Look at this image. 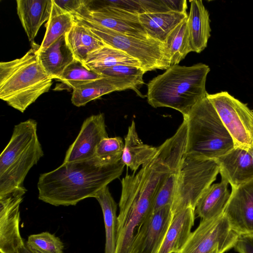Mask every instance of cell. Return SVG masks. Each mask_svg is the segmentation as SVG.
I'll return each instance as SVG.
<instances>
[{
  "instance_id": "cell-1",
  "label": "cell",
  "mask_w": 253,
  "mask_h": 253,
  "mask_svg": "<svg viewBox=\"0 0 253 253\" xmlns=\"http://www.w3.org/2000/svg\"><path fill=\"white\" fill-rule=\"evenodd\" d=\"M121 161L107 165L96 157L81 162L64 163L40 175L38 182L39 200L50 205L75 206L97 193L122 174Z\"/></svg>"
},
{
  "instance_id": "cell-2",
  "label": "cell",
  "mask_w": 253,
  "mask_h": 253,
  "mask_svg": "<svg viewBox=\"0 0 253 253\" xmlns=\"http://www.w3.org/2000/svg\"><path fill=\"white\" fill-rule=\"evenodd\" d=\"M210 68L198 63L191 66L171 65L147 84L148 103L154 108L169 107L186 116L207 97L206 82Z\"/></svg>"
},
{
  "instance_id": "cell-3",
  "label": "cell",
  "mask_w": 253,
  "mask_h": 253,
  "mask_svg": "<svg viewBox=\"0 0 253 253\" xmlns=\"http://www.w3.org/2000/svg\"><path fill=\"white\" fill-rule=\"evenodd\" d=\"M32 46L21 58L0 63V98L21 113L52 84L39 60L40 46Z\"/></svg>"
},
{
  "instance_id": "cell-4",
  "label": "cell",
  "mask_w": 253,
  "mask_h": 253,
  "mask_svg": "<svg viewBox=\"0 0 253 253\" xmlns=\"http://www.w3.org/2000/svg\"><path fill=\"white\" fill-rule=\"evenodd\" d=\"M44 155L37 134V122H21L14 127L0 155V196L27 189L24 181L30 169Z\"/></svg>"
},
{
  "instance_id": "cell-5",
  "label": "cell",
  "mask_w": 253,
  "mask_h": 253,
  "mask_svg": "<svg viewBox=\"0 0 253 253\" xmlns=\"http://www.w3.org/2000/svg\"><path fill=\"white\" fill-rule=\"evenodd\" d=\"M183 119L187 128L185 154L216 159L235 147L231 136L207 97Z\"/></svg>"
},
{
  "instance_id": "cell-6",
  "label": "cell",
  "mask_w": 253,
  "mask_h": 253,
  "mask_svg": "<svg viewBox=\"0 0 253 253\" xmlns=\"http://www.w3.org/2000/svg\"><path fill=\"white\" fill-rule=\"evenodd\" d=\"M219 173L216 159L185 153L181 162L171 209L173 215L187 207L195 210L197 204Z\"/></svg>"
},
{
  "instance_id": "cell-7",
  "label": "cell",
  "mask_w": 253,
  "mask_h": 253,
  "mask_svg": "<svg viewBox=\"0 0 253 253\" xmlns=\"http://www.w3.org/2000/svg\"><path fill=\"white\" fill-rule=\"evenodd\" d=\"M74 18L86 26L105 44L139 61L145 73L156 69L167 70L171 66L165 43L162 42L151 38L141 39L130 37L94 23Z\"/></svg>"
},
{
  "instance_id": "cell-8",
  "label": "cell",
  "mask_w": 253,
  "mask_h": 253,
  "mask_svg": "<svg viewBox=\"0 0 253 253\" xmlns=\"http://www.w3.org/2000/svg\"><path fill=\"white\" fill-rule=\"evenodd\" d=\"M207 97L231 136L235 146L249 150L253 144V111L226 91L208 93Z\"/></svg>"
},
{
  "instance_id": "cell-9",
  "label": "cell",
  "mask_w": 253,
  "mask_h": 253,
  "mask_svg": "<svg viewBox=\"0 0 253 253\" xmlns=\"http://www.w3.org/2000/svg\"><path fill=\"white\" fill-rule=\"evenodd\" d=\"M239 236L223 212L211 219H202L178 253H210L216 248L224 253L234 248Z\"/></svg>"
},
{
  "instance_id": "cell-10",
  "label": "cell",
  "mask_w": 253,
  "mask_h": 253,
  "mask_svg": "<svg viewBox=\"0 0 253 253\" xmlns=\"http://www.w3.org/2000/svg\"><path fill=\"white\" fill-rule=\"evenodd\" d=\"M123 35L141 39L148 37L139 19V14L108 5L97 8L87 7L73 15Z\"/></svg>"
},
{
  "instance_id": "cell-11",
  "label": "cell",
  "mask_w": 253,
  "mask_h": 253,
  "mask_svg": "<svg viewBox=\"0 0 253 253\" xmlns=\"http://www.w3.org/2000/svg\"><path fill=\"white\" fill-rule=\"evenodd\" d=\"M26 191L0 196V253H19L25 245L19 228L20 205Z\"/></svg>"
},
{
  "instance_id": "cell-12",
  "label": "cell",
  "mask_w": 253,
  "mask_h": 253,
  "mask_svg": "<svg viewBox=\"0 0 253 253\" xmlns=\"http://www.w3.org/2000/svg\"><path fill=\"white\" fill-rule=\"evenodd\" d=\"M108 137L104 114L90 116L84 121L78 136L66 151L63 163L94 158L98 144Z\"/></svg>"
},
{
  "instance_id": "cell-13",
  "label": "cell",
  "mask_w": 253,
  "mask_h": 253,
  "mask_svg": "<svg viewBox=\"0 0 253 253\" xmlns=\"http://www.w3.org/2000/svg\"><path fill=\"white\" fill-rule=\"evenodd\" d=\"M172 217L170 205L149 215L134 236L130 253H157Z\"/></svg>"
},
{
  "instance_id": "cell-14",
  "label": "cell",
  "mask_w": 253,
  "mask_h": 253,
  "mask_svg": "<svg viewBox=\"0 0 253 253\" xmlns=\"http://www.w3.org/2000/svg\"><path fill=\"white\" fill-rule=\"evenodd\" d=\"M224 214L239 235H253V180L232 188Z\"/></svg>"
},
{
  "instance_id": "cell-15",
  "label": "cell",
  "mask_w": 253,
  "mask_h": 253,
  "mask_svg": "<svg viewBox=\"0 0 253 253\" xmlns=\"http://www.w3.org/2000/svg\"><path fill=\"white\" fill-rule=\"evenodd\" d=\"M216 160L221 180L226 181L232 188L253 180V158L249 150L235 146Z\"/></svg>"
},
{
  "instance_id": "cell-16",
  "label": "cell",
  "mask_w": 253,
  "mask_h": 253,
  "mask_svg": "<svg viewBox=\"0 0 253 253\" xmlns=\"http://www.w3.org/2000/svg\"><path fill=\"white\" fill-rule=\"evenodd\" d=\"M195 210L187 207L173 215L169 227L157 253H178L188 240L194 225Z\"/></svg>"
},
{
  "instance_id": "cell-17",
  "label": "cell",
  "mask_w": 253,
  "mask_h": 253,
  "mask_svg": "<svg viewBox=\"0 0 253 253\" xmlns=\"http://www.w3.org/2000/svg\"><path fill=\"white\" fill-rule=\"evenodd\" d=\"M16 4L19 20L29 41L34 44L41 26L49 18L52 0H17Z\"/></svg>"
},
{
  "instance_id": "cell-18",
  "label": "cell",
  "mask_w": 253,
  "mask_h": 253,
  "mask_svg": "<svg viewBox=\"0 0 253 253\" xmlns=\"http://www.w3.org/2000/svg\"><path fill=\"white\" fill-rule=\"evenodd\" d=\"M188 28L192 51L200 53L207 46L211 28L209 11L202 0L190 1Z\"/></svg>"
},
{
  "instance_id": "cell-19",
  "label": "cell",
  "mask_w": 253,
  "mask_h": 253,
  "mask_svg": "<svg viewBox=\"0 0 253 253\" xmlns=\"http://www.w3.org/2000/svg\"><path fill=\"white\" fill-rule=\"evenodd\" d=\"M128 89L132 88L117 78L103 77L74 88L71 101L77 107L83 106L105 94Z\"/></svg>"
},
{
  "instance_id": "cell-20",
  "label": "cell",
  "mask_w": 253,
  "mask_h": 253,
  "mask_svg": "<svg viewBox=\"0 0 253 253\" xmlns=\"http://www.w3.org/2000/svg\"><path fill=\"white\" fill-rule=\"evenodd\" d=\"M65 36L60 37L46 49L38 50L41 66L52 79L58 80L65 68L75 59Z\"/></svg>"
},
{
  "instance_id": "cell-21",
  "label": "cell",
  "mask_w": 253,
  "mask_h": 253,
  "mask_svg": "<svg viewBox=\"0 0 253 253\" xmlns=\"http://www.w3.org/2000/svg\"><path fill=\"white\" fill-rule=\"evenodd\" d=\"M157 150L158 147L142 142L138 137L135 123L133 120L125 137L122 162L135 173L140 166L146 164L153 158Z\"/></svg>"
},
{
  "instance_id": "cell-22",
  "label": "cell",
  "mask_w": 253,
  "mask_h": 253,
  "mask_svg": "<svg viewBox=\"0 0 253 253\" xmlns=\"http://www.w3.org/2000/svg\"><path fill=\"white\" fill-rule=\"evenodd\" d=\"M139 19L148 37L165 43L170 33L185 18L187 13L172 11L144 13Z\"/></svg>"
},
{
  "instance_id": "cell-23",
  "label": "cell",
  "mask_w": 253,
  "mask_h": 253,
  "mask_svg": "<svg viewBox=\"0 0 253 253\" xmlns=\"http://www.w3.org/2000/svg\"><path fill=\"white\" fill-rule=\"evenodd\" d=\"M65 36L75 59L84 64L90 53L105 45L86 26L76 19L71 29Z\"/></svg>"
},
{
  "instance_id": "cell-24",
  "label": "cell",
  "mask_w": 253,
  "mask_h": 253,
  "mask_svg": "<svg viewBox=\"0 0 253 253\" xmlns=\"http://www.w3.org/2000/svg\"><path fill=\"white\" fill-rule=\"evenodd\" d=\"M228 183L223 180L211 184L199 200L195 211L202 219H209L224 212L230 197Z\"/></svg>"
},
{
  "instance_id": "cell-25",
  "label": "cell",
  "mask_w": 253,
  "mask_h": 253,
  "mask_svg": "<svg viewBox=\"0 0 253 253\" xmlns=\"http://www.w3.org/2000/svg\"><path fill=\"white\" fill-rule=\"evenodd\" d=\"M101 207L105 228V253H115L118 239L117 205L108 187L101 189L94 197Z\"/></svg>"
},
{
  "instance_id": "cell-26",
  "label": "cell",
  "mask_w": 253,
  "mask_h": 253,
  "mask_svg": "<svg viewBox=\"0 0 253 253\" xmlns=\"http://www.w3.org/2000/svg\"><path fill=\"white\" fill-rule=\"evenodd\" d=\"M85 65L94 71L116 65H127L141 68L139 61L121 50L106 44L90 53Z\"/></svg>"
},
{
  "instance_id": "cell-27",
  "label": "cell",
  "mask_w": 253,
  "mask_h": 253,
  "mask_svg": "<svg viewBox=\"0 0 253 253\" xmlns=\"http://www.w3.org/2000/svg\"><path fill=\"white\" fill-rule=\"evenodd\" d=\"M75 22L72 14L63 10L52 0L50 15L46 23L44 37L39 51L43 50L68 33Z\"/></svg>"
},
{
  "instance_id": "cell-28",
  "label": "cell",
  "mask_w": 253,
  "mask_h": 253,
  "mask_svg": "<svg viewBox=\"0 0 253 253\" xmlns=\"http://www.w3.org/2000/svg\"><path fill=\"white\" fill-rule=\"evenodd\" d=\"M188 16L168 35L165 45L171 65L178 64L192 51L188 28Z\"/></svg>"
},
{
  "instance_id": "cell-29",
  "label": "cell",
  "mask_w": 253,
  "mask_h": 253,
  "mask_svg": "<svg viewBox=\"0 0 253 253\" xmlns=\"http://www.w3.org/2000/svg\"><path fill=\"white\" fill-rule=\"evenodd\" d=\"M100 74L88 68L81 61L74 59L64 70L58 80L66 88H74L103 77Z\"/></svg>"
},
{
  "instance_id": "cell-30",
  "label": "cell",
  "mask_w": 253,
  "mask_h": 253,
  "mask_svg": "<svg viewBox=\"0 0 253 253\" xmlns=\"http://www.w3.org/2000/svg\"><path fill=\"white\" fill-rule=\"evenodd\" d=\"M103 77H110L117 78L130 85L132 90L138 95L142 96L139 91V87L144 84L143 79L145 72L140 67L127 66L116 65L111 67L96 71Z\"/></svg>"
},
{
  "instance_id": "cell-31",
  "label": "cell",
  "mask_w": 253,
  "mask_h": 253,
  "mask_svg": "<svg viewBox=\"0 0 253 253\" xmlns=\"http://www.w3.org/2000/svg\"><path fill=\"white\" fill-rule=\"evenodd\" d=\"M25 243L33 253H63L62 242L48 232L31 235Z\"/></svg>"
},
{
  "instance_id": "cell-32",
  "label": "cell",
  "mask_w": 253,
  "mask_h": 253,
  "mask_svg": "<svg viewBox=\"0 0 253 253\" xmlns=\"http://www.w3.org/2000/svg\"><path fill=\"white\" fill-rule=\"evenodd\" d=\"M124 143L121 137H106L98 144L95 157L107 165H115L121 161Z\"/></svg>"
},
{
  "instance_id": "cell-33",
  "label": "cell",
  "mask_w": 253,
  "mask_h": 253,
  "mask_svg": "<svg viewBox=\"0 0 253 253\" xmlns=\"http://www.w3.org/2000/svg\"><path fill=\"white\" fill-rule=\"evenodd\" d=\"M179 166L180 165L173 169L164 181L156 196L151 214L167 206H171L175 192Z\"/></svg>"
},
{
  "instance_id": "cell-34",
  "label": "cell",
  "mask_w": 253,
  "mask_h": 253,
  "mask_svg": "<svg viewBox=\"0 0 253 253\" xmlns=\"http://www.w3.org/2000/svg\"><path fill=\"white\" fill-rule=\"evenodd\" d=\"M53 1L63 10L72 15L79 13L86 7H90L93 1L87 0H53Z\"/></svg>"
},
{
  "instance_id": "cell-35",
  "label": "cell",
  "mask_w": 253,
  "mask_h": 253,
  "mask_svg": "<svg viewBox=\"0 0 253 253\" xmlns=\"http://www.w3.org/2000/svg\"><path fill=\"white\" fill-rule=\"evenodd\" d=\"M144 13L169 12L164 0H138Z\"/></svg>"
},
{
  "instance_id": "cell-36",
  "label": "cell",
  "mask_w": 253,
  "mask_h": 253,
  "mask_svg": "<svg viewBox=\"0 0 253 253\" xmlns=\"http://www.w3.org/2000/svg\"><path fill=\"white\" fill-rule=\"evenodd\" d=\"M234 248L238 253H253V235H239Z\"/></svg>"
},
{
  "instance_id": "cell-37",
  "label": "cell",
  "mask_w": 253,
  "mask_h": 253,
  "mask_svg": "<svg viewBox=\"0 0 253 253\" xmlns=\"http://www.w3.org/2000/svg\"><path fill=\"white\" fill-rule=\"evenodd\" d=\"M169 11L186 13L187 8L186 0H164Z\"/></svg>"
},
{
  "instance_id": "cell-38",
  "label": "cell",
  "mask_w": 253,
  "mask_h": 253,
  "mask_svg": "<svg viewBox=\"0 0 253 253\" xmlns=\"http://www.w3.org/2000/svg\"><path fill=\"white\" fill-rule=\"evenodd\" d=\"M19 253H33L31 251L25 243V245L21 247Z\"/></svg>"
},
{
  "instance_id": "cell-39",
  "label": "cell",
  "mask_w": 253,
  "mask_h": 253,
  "mask_svg": "<svg viewBox=\"0 0 253 253\" xmlns=\"http://www.w3.org/2000/svg\"><path fill=\"white\" fill-rule=\"evenodd\" d=\"M210 253H222L218 248H216Z\"/></svg>"
},
{
  "instance_id": "cell-40",
  "label": "cell",
  "mask_w": 253,
  "mask_h": 253,
  "mask_svg": "<svg viewBox=\"0 0 253 253\" xmlns=\"http://www.w3.org/2000/svg\"><path fill=\"white\" fill-rule=\"evenodd\" d=\"M249 151L250 152V154H251V155L253 158V144L250 147V148L249 149Z\"/></svg>"
}]
</instances>
